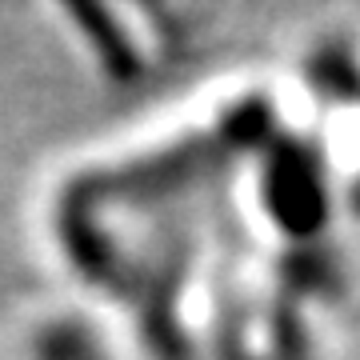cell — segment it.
Returning <instances> with one entry per match:
<instances>
[{
	"instance_id": "obj_2",
	"label": "cell",
	"mask_w": 360,
	"mask_h": 360,
	"mask_svg": "<svg viewBox=\"0 0 360 360\" xmlns=\"http://www.w3.org/2000/svg\"><path fill=\"white\" fill-rule=\"evenodd\" d=\"M32 360H101V345L84 316H44L28 345Z\"/></svg>"
},
{
	"instance_id": "obj_1",
	"label": "cell",
	"mask_w": 360,
	"mask_h": 360,
	"mask_svg": "<svg viewBox=\"0 0 360 360\" xmlns=\"http://www.w3.org/2000/svg\"><path fill=\"white\" fill-rule=\"evenodd\" d=\"M80 65L104 84H141L184 49L176 8L124 0H60L44 8Z\"/></svg>"
}]
</instances>
